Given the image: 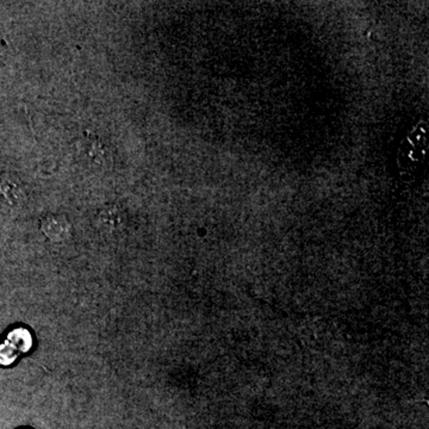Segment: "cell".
Masks as SVG:
<instances>
[{
	"label": "cell",
	"instance_id": "1",
	"mask_svg": "<svg viewBox=\"0 0 429 429\" xmlns=\"http://www.w3.org/2000/svg\"><path fill=\"white\" fill-rule=\"evenodd\" d=\"M42 233L50 241L62 242L72 236V225L61 215H48L41 221Z\"/></svg>",
	"mask_w": 429,
	"mask_h": 429
},
{
	"label": "cell",
	"instance_id": "2",
	"mask_svg": "<svg viewBox=\"0 0 429 429\" xmlns=\"http://www.w3.org/2000/svg\"><path fill=\"white\" fill-rule=\"evenodd\" d=\"M98 228L107 234H114L121 232L127 223V218L122 210L116 205H107L99 211Z\"/></svg>",
	"mask_w": 429,
	"mask_h": 429
},
{
	"label": "cell",
	"instance_id": "3",
	"mask_svg": "<svg viewBox=\"0 0 429 429\" xmlns=\"http://www.w3.org/2000/svg\"><path fill=\"white\" fill-rule=\"evenodd\" d=\"M8 343L17 351L27 352L33 345L30 334L25 329H16L8 334Z\"/></svg>",
	"mask_w": 429,
	"mask_h": 429
},
{
	"label": "cell",
	"instance_id": "4",
	"mask_svg": "<svg viewBox=\"0 0 429 429\" xmlns=\"http://www.w3.org/2000/svg\"><path fill=\"white\" fill-rule=\"evenodd\" d=\"M15 351L16 349L8 343H4L3 346H0V364H11L15 358H16Z\"/></svg>",
	"mask_w": 429,
	"mask_h": 429
}]
</instances>
